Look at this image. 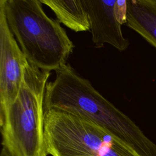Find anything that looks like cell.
<instances>
[{"instance_id": "obj_3", "label": "cell", "mask_w": 156, "mask_h": 156, "mask_svg": "<svg viewBox=\"0 0 156 156\" xmlns=\"http://www.w3.org/2000/svg\"><path fill=\"white\" fill-rule=\"evenodd\" d=\"M9 28L27 60L51 71L67 64L74 45L60 23L38 0H0Z\"/></svg>"}, {"instance_id": "obj_4", "label": "cell", "mask_w": 156, "mask_h": 156, "mask_svg": "<svg viewBox=\"0 0 156 156\" xmlns=\"http://www.w3.org/2000/svg\"><path fill=\"white\" fill-rule=\"evenodd\" d=\"M44 132L52 156H140L94 122L58 109L44 111Z\"/></svg>"}, {"instance_id": "obj_7", "label": "cell", "mask_w": 156, "mask_h": 156, "mask_svg": "<svg viewBox=\"0 0 156 156\" xmlns=\"http://www.w3.org/2000/svg\"><path fill=\"white\" fill-rule=\"evenodd\" d=\"M126 24L156 49V0H127Z\"/></svg>"}, {"instance_id": "obj_1", "label": "cell", "mask_w": 156, "mask_h": 156, "mask_svg": "<svg viewBox=\"0 0 156 156\" xmlns=\"http://www.w3.org/2000/svg\"><path fill=\"white\" fill-rule=\"evenodd\" d=\"M44 108L79 116L103 128L140 156H156V144L69 63L56 70L55 79L47 83Z\"/></svg>"}, {"instance_id": "obj_8", "label": "cell", "mask_w": 156, "mask_h": 156, "mask_svg": "<svg viewBox=\"0 0 156 156\" xmlns=\"http://www.w3.org/2000/svg\"><path fill=\"white\" fill-rule=\"evenodd\" d=\"M55 13L57 21L77 32L90 30V21L82 0H40Z\"/></svg>"}, {"instance_id": "obj_6", "label": "cell", "mask_w": 156, "mask_h": 156, "mask_svg": "<svg viewBox=\"0 0 156 156\" xmlns=\"http://www.w3.org/2000/svg\"><path fill=\"white\" fill-rule=\"evenodd\" d=\"M27 60L11 32L0 5V110L16 98Z\"/></svg>"}, {"instance_id": "obj_9", "label": "cell", "mask_w": 156, "mask_h": 156, "mask_svg": "<svg viewBox=\"0 0 156 156\" xmlns=\"http://www.w3.org/2000/svg\"><path fill=\"white\" fill-rule=\"evenodd\" d=\"M0 156H12V155L9 153V152L5 148L2 147Z\"/></svg>"}, {"instance_id": "obj_2", "label": "cell", "mask_w": 156, "mask_h": 156, "mask_svg": "<svg viewBox=\"0 0 156 156\" xmlns=\"http://www.w3.org/2000/svg\"><path fill=\"white\" fill-rule=\"evenodd\" d=\"M51 71L26 63L15 100L0 110L2 145L12 156H47L44 101Z\"/></svg>"}, {"instance_id": "obj_5", "label": "cell", "mask_w": 156, "mask_h": 156, "mask_svg": "<svg viewBox=\"0 0 156 156\" xmlns=\"http://www.w3.org/2000/svg\"><path fill=\"white\" fill-rule=\"evenodd\" d=\"M90 25L91 39L96 48L109 44L120 51L127 49L129 41L122 34L126 23L127 0H82Z\"/></svg>"}]
</instances>
